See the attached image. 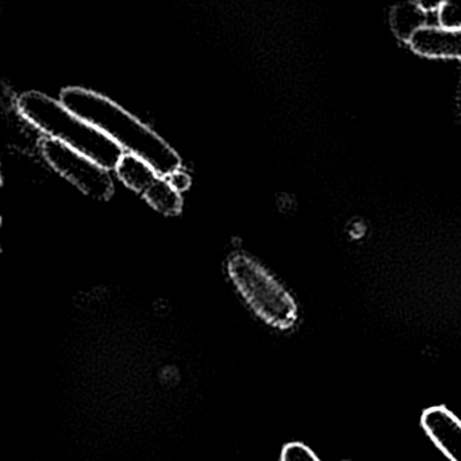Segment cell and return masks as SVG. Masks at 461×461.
Wrapping results in <instances>:
<instances>
[{"mask_svg":"<svg viewBox=\"0 0 461 461\" xmlns=\"http://www.w3.org/2000/svg\"><path fill=\"white\" fill-rule=\"evenodd\" d=\"M60 101L109 137L123 153L142 158L163 176L180 168V156L166 140L107 96L87 88L68 87L61 93Z\"/></svg>","mask_w":461,"mask_h":461,"instance_id":"1","label":"cell"},{"mask_svg":"<svg viewBox=\"0 0 461 461\" xmlns=\"http://www.w3.org/2000/svg\"><path fill=\"white\" fill-rule=\"evenodd\" d=\"M17 110L47 139L83 153L109 171L117 168L122 158L123 150L117 144L85 118L69 110L60 99L29 91L18 96Z\"/></svg>","mask_w":461,"mask_h":461,"instance_id":"2","label":"cell"},{"mask_svg":"<svg viewBox=\"0 0 461 461\" xmlns=\"http://www.w3.org/2000/svg\"><path fill=\"white\" fill-rule=\"evenodd\" d=\"M228 272L240 295L267 325L279 330H288L295 325V301L258 261L245 255L231 256Z\"/></svg>","mask_w":461,"mask_h":461,"instance_id":"3","label":"cell"},{"mask_svg":"<svg viewBox=\"0 0 461 461\" xmlns=\"http://www.w3.org/2000/svg\"><path fill=\"white\" fill-rule=\"evenodd\" d=\"M40 150L58 174L86 195L106 201L114 193L112 172L99 166L93 158L50 139L42 140Z\"/></svg>","mask_w":461,"mask_h":461,"instance_id":"4","label":"cell"},{"mask_svg":"<svg viewBox=\"0 0 461 461\" xmlns=\"http://www.w3.org/2000/svg\"><path fill=\"white\" fill-rule=\"evenodd\" d=\"M420 426L445 457L461 461V420L449 409L429 407L420 415Z\"/></svg>","mask_w":461,"mask_h":461,"instance_id":"5","label":"cell"},{"mask_svg":"<svg viewBox=\"0 0 461 461\" xmlns=\"http://www.w3.org/2000/svg\"><path fill=\"white\" fill-rule=\"evenodd\" d=\"M409 44L414 52L426 58L461 60V29L453 31L439 25L425 26Z\"/></svg>","mask_w":461,"mask_h":461,"instance_id":"6","label":"cell"},{"mask_svg":"<svg viewBox=\"0 0 461 461\" xmlns=\"http://www.w3.org/2000/svg\"><path fill=\"white\" fill-rule=\"evenodd\" d=\"M114 171L118 179L126 187L131 188L134 193H139L140 195L147 190L148 185H152L160 176V174L150 164L137 156L131 155V153H123L122 158Z\"/></svg>","mask_w":461,"mask_h":461,"instance_id":"7","label":"cell"},{"mask_svg":"<svg viewBox=\"0 0 461 461\" xmlns=\"http://www.w3.org/2000/svg\"><path fill=\"white\" fill-rule=\"evenodd\" d=\"M429 25V15L415 2L398 5L391 12V28L402 41H411L420 29Z\"/></svg>","mask_w":461,"mask_h":461,"instance_id":"8","label":"cell"},{"mask_svg":"<svg viewBox=\"0 0 461 461\" xmlns=\"http://www.w3.org/2000/svg\"><path fill=\"white\" fill-rule=\"evenodd\" d=\"M145 201L164 215L179 214L182 212V194L177 193L166 176H158L152 185H148L147 190L141 194Z\"/></svg>","mask_w":461,"mask_h":461,"instance_id":"9","label":"cell"},{"mask_svg":"<svg viewBox=\"0 0 461 461\" xmlns=\"http://www.w3.org/2000/svg\"><path fill=\"white\" fill-rule=\"evenodd\" d=\"M437 23L445 29H461V4L444 2L437 14Z\"/></svg>","mask_w":461,"mask_h":461,"instance_id":"10","label":"cell"},{"mask_svg":"<svg viewBox=\"0 0 461 461\" xmlns=\"http://www.w3.org/2000/svg\"><path fill=\"white\" fill-rule=\"evenodd\" d=\"M282 461H321L318 456L302 442H290L283 447Z\"/></svg>","mask_w":461,"mask_h":461,"instance_id":"11","label":"cell"},{"mask_svg":"<svg viewBox=\"0 0 461 461\" xmlns=\"http://www.w3.org/2000/svg\"><path fill=\"white\" fill-rule=\"evenodd\" d=\"M166 177L168 179L169 185H171L172 187H174L179 194H183L190 188L191 176L188 175V172L182 169V167Z\"/></svg>","mask_w":461,"mask_h":461,"instance_id":"12","label":"cell"}]
</instances>
